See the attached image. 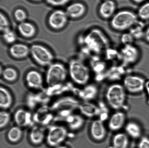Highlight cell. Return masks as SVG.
<instances>
[{"mask_svg": "<svg viewBox=\"0 0 149 148\" xmlns=\"http://www.w3.org/2000/svg\"><path fill=\"white\" fill-rule=\"evenodd\" d=\"M0 29L1 32H4L5 30H8L9 28V23L6 17L1 13L0 14Z\"/></svg>", "mask_w": 149, "mask_h": 148, "instance_id": "836d02e7", "label": "cell"}, {"mask_svg": "<svg viewBox=\"0 0 149 148\" xmlns=\"http://www.w3.org/2000/svg\"><path fill=\"white\" fill-rule=\"evenodd\" d=\"M120 41L122 45L134 44L135 40L129 32H123L120 38Z\"/></svg>", "mask_w": 149, "mask_h": 148, "instance_id": "4dcf8cb0", "label": "cell"}, {"mask_svg": "<svg viewBox=\"0 0 149 148\" xmlns=\"http://www.w3.org/2000/svg\"><path fill=\"white\" fill-rule=\"evenodd\" d=\"M80 112L85 116L92 117L100 116V111L99 107L89 102L80 104L78 107Z\"/></svg>", "mask_w": 149, "mask_h": 148, "instance_id": "e0dca14e", "label": "cell"}, {"mask_svg": "<svg viewBox=\"0 0 149 148\" xmlns=\"http://www.w3.org/2000/svg\"><path fill=\"white\" fill-rule=\"evenodd\" d=\"M56 148H68L65 146L60 145L56 147Z\"/></svg>", "mask_w": 149, "mask_h": 148, "instance_id": "ab89813d", "label": "cell"}, {"mask_svg": "<svg viewBox=\"0 0 149 148\" xmlns=\"http://www.w3.org/2000/svg\"><path fill=\"white\" fill-rule=\"evenodd\" d=\"M69 72L73 81L77 85H86L91 78V71L88 66L78 59H74L70 62Z\"/></svg>", "mask_w": 149, "mask_h": 148, "instance_id": "3957f363", "label": "cell"}, {"mask_svg": "<svg viewBox=\"0 0 149 148\" xmlns=\"http://www.w3.org/2000/svg\"><path fill=\"white\" fill-rule=\"evenodd\" d=\"M15 18L17 21L20 23L25 21L27 18V14L24 10L21 9H17L15 11Z\"/></svg>", "mask_w": 149, "mask_h": 148, "instance_id": "d6a6232c", "label": "cell"}, {"mask_svg": "<svg viewBox=\"0 0 149 148\" xmlns=\"http://www.w3.org/2000/svg\"><path fill=\"white\" fill-rule=\"evenodd\" d=\"M68 131L63 126L58 125L52 126L49 128L46 134L47 142L52 147H57L66 140Z\"/></svg>", "mask_w": 149, "mask_h": 148, "instance_id": "52a82bcc", "label": "cell"}, {"mask_svg": "<svg viewBox=\"0 0 149 148\" xmlns=\"http://www.w3.org/2000/svg\"><path fill=\"white\" fill-rule=\"evenodd\" d=\"M68 72L63 64L59 63H52L46 72V80L48 87L61 85L66 79Z\"/></svg>", "mask_w": 149, "mask_h": 148, "instance_id": "5b68a950", "label": "cell"}, {"mask_svg": "<svg viewBox=\"0 0 149 148\" xmlns=\"http://www.w3.org/2000/svg\"><path fill=\"white\" fill-rule=\"evenodd\" d=\"M138 148H149V138L146 137L142 138L138 143Z\"/></svg>", "mask_w": 149, "mask_h": 148, "instance_id": "d590c367", "label": "cell"}, {"mask_svg": "<svg viewBox=\"0 0 149 148\" xmlns=\"http://www.w3.org/2000/svg\"><path fill=\"white\" fill-rule=\"evenodd\" d=\"M123 85L118 83L112 84L107 90V101L111 108L119 110L125 105L126 100V93Z\"/></svg>", "mask_w": 149, "mask_h": 148, "instance_id": "277c9868", "label": "cell"}, {"mask_svg": "<svg viewBox=\"0 0 149 148\" xmlns=\"http://www.w3.org/2000/svg\"><path fill=\"white\" fill-rule=\"evenodd\" d=\"M29 140L33 144L38 145L46 138L45 130L42 127L36 126L32 128L29 133Z\"/></svg>", "mask_w": 149, "mask_h": 148, "instance_id": "d6986e66", "label": "cell"}, {"mask_svg": "<svg viewBox=\"0 0 149 148\" xmlns=\"http://www.w3.org/2000/svg\"><path fill=\"white\" fill-rule=\"evenodd\" d=\"M33 1H42V0H33Z\"/></svg>", "mask_w": 149, "mask_h": 148, "instance_id": "60d3db41", "label": "cell"}, {"mask_svg": "<svg viewBox=\"0 0 149 148\" xmlns=\"http://www.w3.org/2000/svg\"><path fill=\"white\" fill-rule=\"evenodd\" d=\"M98 92V89L95 85L91 84L86 85L82 89L77 91L79 96L86 101H91L95 98Z\"/></svg>", "mask_w": 149, "mask_h": 148, "instance_id": "ffe728a7", "label": "cell"}, {"mask_svg": "<svg viewBox=\"0 0 149 148\" xmlns=\"http://www.w3.org/2000/svg\"><path fill=\"white\" fill-rule=\"evenodd\" d=\"M139 20L143 21L149 20V2L143 4L136 13Z\"/></svg>", "mask_w": 149, "mask_h": 148, "instance_id": "f1b7e54d", "label": "cell"}, {"mask_svg": "<svg viewBox=\"0 0 149 148\" xmlns=\"http://www.w3.org/2000/svg\"><path fill=\"white\" fill-rule=\"evenodd\" d=\"M1 75L3 78L8 82H13L15 81L18 76L17 71L11 67H8L3 70Z\"/></svg>", "mask_w": 149, "mask_h": 148, "instance_id": "83f0119b", "label": "cell"}, {"mask_svg": "<svg viewBox=\"0 0 149 148\" xmlns=\"http://www.w3.org/2000/svg\"><path fill=\"white\" fill-rule=\"evenodd\" d=\"M70 0H46L47 2L51 5L60 6L66 4Z\"/></svg>", "mask_w": 149, "mask_h": 148, "instance_id": "e575fe53", "label": "cell"}, {"mask_svg": "<svg viewBox=\"0 0 149 148\" xmlns=\"http://www.w3.org/2000/svg\"><path fill=\"white\" fill-rule=\"evenodd\" d=\"M146 81L139 75H128L124 78L123 86L126 91L131 94H138L145 88Z\"/></svg>", "mask_w": 149, "mask_h": 148, "instance_id": "9c48e42d", "label": "cell"}, {"mask_svg": "<svg viewBox=\"0 0 149 148\" xmlns=\"http://www.w3.org/2000/svg\"><path fill=\"white\" fill-rule=\"evenodd\" d=\"M91 135L93 140L100 141L104 140L106 135V130L103 121L101 120H94L90 128Z\"/></svg>", "mask_w": 149, "mask_h": 148, "instance_id": "4fadbf2b", "label": "cell"}, {"mask_svg": "<svg viewBox=\"0 0 149 148\" xmlns=\"http://www.w3.org/2000/svg\"><path fill=\"white\" fill-rule=\"evenodd\" d=\"M3 37L6 43H14L16 40L15 33L10 29L3 32Z\"/></svg>", "mask_w": 149, "mask_h": 148, "instance_id": "1f68e13d", "label": "cell"}, {"mask_svg": "<svg viewBox=\"0 0 149 148\" xmlns=\"http://www.w3.org/2000/svg\"><path fill=\"white\" fill-rule=\"evenodd\" d=\"M145 88L146 90L147 95L148 97V103H149V80L146 81Z\"/></svg>", "mask_w": 149, "mask_h": 148, "instance_id": "74e56055", "label": "cell"}, {"mask_svg": "<svg viewBox=\"0 0 149 148\" xmlns=\"http://www.w3.org/2000/svg\"><path fill=\"white\" fill-rule=\"evenodd\" d=\"M144 22L139 20L128 32L135 40L144 39L146 26Z\"/></svg>", "mask_w": 149, "mask_h": 148, "instance_id": "603a6c76", "label": "cell"}, {"mask_svg": "<svg viewBox=\"0 0 149 148\" xmlns=\"http://www.w3.org/2000/svg\"><path fill=\"white\" fill-rule=\"evenodd\" d=\"M105 1H106V0H105Z\"/></svg>", "mask_w": 149, "mask_h": 148, "instance_id": "b9f144b4", "label": "cell"}, {"mask_svg": "<svg viewBox=\"0 0 149 148\" xmlns=\"http://www.w3.org/2000/svg\"><path fill=\"white\" fill-rule=\"evenodd\" d=\"M134 2L136 3H141L143 2L145 0H132Z\"/></svg>", "mask_w": 149, "mask_h": 148, "instance_id": "f35d334b", "label": "cell"}, {"mask_svg": "<svg viewBox=\"0 0 149 148\" xmlns=\"http://www.w3.org/2000/svg\"><path fill=\"white\" fill-rule=\"evenodd\" d=\"M139 20L136 13L129 10L117 12L109 22L111 28L115 31L125 32L129 31Z\"/></svg>", "mask_w": 149, "mask_h": 148, "instance_id": "7a4b0ae2", "label": "cell"}, {"mask_svg": "<svg viewBox=\"0 0 149 148\" xmlns=\"http://www.w3.org/2000/svg\"><path fill=\"white\" fill-rule=\"evenodd\" d=\"M68 16L62 10L54 11L49 16L48 22L52 28L58 30L63 28L68 23Z\"/></svg>", "mask_w": 149, "mask_h": 148, "instance_id": "30bf717a", "label": "cell"}, {"mask_svg": "<svg viewBox=\"0 0 149 148\" xmlns=\"http://www.w3.org/2000/svg\"><path fill=\"white\" fill-rule=\"evenodd\" d=\"M85 46L96 54H99L110 47V41L109 37L101 29L93 28L85 35Z\"/></svg>", "mask_w": 149, "mask_h": 148, "instance_id": "6da1fadb", "label": "cell"}, {"mask_svg": "<svg viewBox=\"0 0 149 148\" xmlns=\"http://www.w3.org/2000/svg\"><path fill=\"white\" fill-rule=\"evenodd\" d=\"M26 81L27 86L31 89H39L43 86V77L37 71L31 70L28 72L26 76Z\"/></svg>", "mask_w": 149, "mask_h": 148, "instance_id": "7c38bea8", "label": "cell"}, {"mask_svg": "<svg viewBox=\"0 0 149 148\" xmlns=\"http://www.w3.org/2000/svg\"><path fill=\"white\" fill-rule=\"evenodd\" d=\"M14 118L17 126L22 127L30 125L33 117L30 112L24 109H20L15 112Z\"/></svg>", "mask_w": 149, "mask_h": 148, "instance_id": "5bb4252c", "label": "cell"}, {"mask_svg": "<svg viewBox=\"0 0 149 148\" xmlns=\"http://www.w3.org/2000/svg\"><path fill=\"white\" fill-rule=\"evenodd\" d=\"M125 131L130 137L134 139L139 138L142 134V130L139 125L134 122H130L126 124Z\"/></svg>", "mask_w": 149, "mask_h": 148, "instance_id": "484cf974", "label": "cell"}, {"mask_svg": "<svg viewBox=\"0 0 149 148\" xmlns=\"http://www.w3.org/2000/svg\"><path fill=\"white\" fill-rule=\"evenodd\" d=\"M13 98L10 92L3 87L0 88V107L3 110L9 108L12 105Z\"/></svg>", "mask_w": 149, "mask_h": 148, "instance_id": "44dd1931", "label": "cell"}, {"mask_svg": "<svg viewBox=\"0 0 149 148\" xmlns=\"http://www.w3.org/2000/svg\"><path fill=\"white\" fill-rule=\"evenodd\" d=\"M17 28L20 34L23 37L27 38L33 37L36 32L35 26L31 23L27 22L20 23Z\"/></svg>", "mask_w": 149, "mask_h": 148, "instance_id": "cb8c5ba5", "label": "cell"}, {"mask_svg": "<svg viewBox=\"0 0 149 148\" xmlns=\"http://www.w3.org/2000/svg\"><path fill=\"white\" fill-rule=\"evenodd\" d=\"M65 121L68 127L72 130L79 129L84 123V118L81 116L72 114L67 117Z\"/></svg>", "mask_w": 149, "mask_h": 148, "instance_id": "7402d4cb", "label": "cell"}, {"mask_svg": "<svg viewBox=\"0 0 149 148\" xmlns=\"http://www.w3.org/2000/svg\"><path fill=\"white\" fill-rule=\"evenodd\" d=\"M119 51L120 60L125 66L135 64L141 58L140 49L134 44L122 45Z\"/></svg>", "mask_w": 149, "mask_h": 148, "instance_id": "8992f818", "label": "cell"}, {"mask_svg": "<svg viewBox=\"0 0 149 148\" xmlns=\"http://www.w3.org/2000/svg\"><path fill=\"white\" fill-rule=\"evenodd\" d=\"M143 39L149 43V26L146 29Z\"/></svg>", "mask_w": 149, "mask_h": 148, "instance_id": "8d00e7d4", "label": "cell"}, {"mask_svg": "<svg viewBox=\"0 0 149 148\" xmlns=\"http://www.w3.org/2000/svg\"><path fill=\"white\" fill-rule=\"evenodd\" d=\"M112 143L113 148H128L129 139L125 133H118L114 136Z\"/></svg>", "mask_w": 149, "mask_h": 148, "instance_id": "d4e9b609", "label": "cell"}, {"mask_svg": "<svg viewBox=\"0 0 149 148\" xmlns=\"http://www.w3.org/2000/svg\"><path fill=\"white\" fill-rule=\"evenodd\" d=\"M10 53L13 57L17 59L24 58L30 53V49L22 43H15L10 47Z\"/></svg>", "mask_w": 149, "mask_h": 148, "instance_id": "ac0fdd59", "label": "cell"}, {"mask_svg": "<svg viewBox=\"0 0 149 148\" xmlns=\"http://www.w3.org/2000/svg\"><path fill=\"white\" fill-rule=\"evenodd\" d=\"M30 53L36 63L40 66H49L53 60V54L46 47L41 45L34 44L30 48Z\"/></svg>", "mask_w": 149, "mask_h": 148, "instance_id": "ba28073f", "label": "cell"}, {"mask_svg": "<svg viewBox=\"0 0 149 148\" xmlns=\"http://www.w3.org/2000/svg\"><path fill=\"white\" fill-rule=\"evenodd\" d=\"M126 120V116L122 112L115 113L110 117L108 127L111 131H117L123 127Z\"/></svg>", "mask_w": 149, "mask_h": 148, "instance_id": "9a60e30c", "label": "cell"}, {"mask_svg": "<svg viewBox=\"0 0 149 148\" xmlns=\"http://www.w3.org/2000/svg\"><path fill=\"white\" fill-rule=\"evenodd\" d=\"M116 6L112 0H106L100 4L98 9L99 17L104 20H109L117 12Z\"/></svg>", "mask_w": 149, "mask_h": 148, "instance_id": "8fae6325", "label": "cell"}, {"mask_svg": "<svg viewBox=\"0 0 149 148\" xmlns=\"http://www.w3.org/2000/svg\"><path fill=\"white\" fill-rule=\"evenodd\" d=\"M11 120V115L10 113L5 110L1 111L0 112V127L4 128L9 123Z\"/></svg>", "mask_w": 149, "mask_h": 148, "instance_id": "f546056e", "label": "cell"}, {"mask_svg": "<svg viewBox=\"0 0 149 148\" xmlns=\"http://www.w3.org/2000/svg\"><path fill=\"white\" fill-rule=\"evenodd\" d=\"M87 11L85 6L81 3H75L70 4L67 7L66 12L68 17L77 19L83 17Z\"/></svg>", "mask_w": 149, "mask_h": 148, "instance_id": "2e32d148", "label": "cell"}, {"mask_svg": "<svg viewBox=\"0 0 149 148\" xmlns=\"http://www.w3.org/2000/svg\"><path fill=\"white\" fill-rule=\"evenodd\" d=\"M23 135L21 127L17 126L11 127L7 133V138L11 142L15 143L19 141Z\"/></svg>", "mask_w": 149, "mask_h": 148, "instance_id": "4316f807", "label": "cell"}]
</instances>
